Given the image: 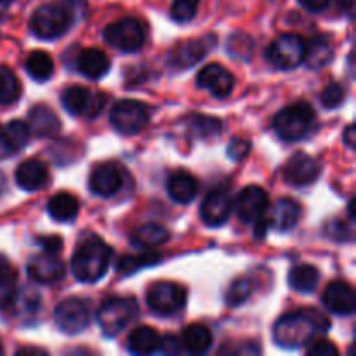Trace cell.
Masks as SVG:
<instances>
[{
  "label": "cell",
  "instance_id": "6da1fadb",
  "mask_svg": "<svg viewBox=\"0 0 356 356\" xmlns=\"http://www.w3.org/2000/svg\"><path fill=\"white\" fill-rule=\"evenodd\" d=\"M329 318L313 309L289 313L284 315L273 327V339L280 348L296 350L309 341L315 339L316 334L329 332Z\"/></svg>",
  "mask_w": 356,
  "mask_h": 356
},
{
  "label": "cell",
  "instance_id": "7a4b0ae2",
  "mask_svg": "<svg viewBox=\"0 0 356 356\" xmlns=\"http://www.w3.org/2000/svg\"><path fill=\"white\" fill-rule=\"evenodd\" d=\"M113 250L99 236H87L80 242L72 257V271L82 284H94L101 280L110 266Z\"/></svg>",
  "mask_w": 356,
  "mask_h": 356
},
{
  "label": "cell",
  "instance_id": "3957f363",
  "mask_svg": "<svg viewBox=\"0 0 356 356\" xmlns=\"http://www.w3.org/2000/svg\"><path fill=\"white\" fill-rule=\"evenodd\" d=\"M73 23V10L65 2L44 3L30 17V30L42 40H52L68 31Z\"/></svg>",
  "mask_w": 356,
  "mask_h": 356
},
{
  "label": "cell",
  "instance_id": "277c9868",
  "mask_svg": "<svg viewBox=\"0 0 356 356\" xmlns=\"http://www.w3.org/2000/svg\"><path fill=\"white\" fill-rule=\"evenodd\" d=\"M313 122H315V111L312 104L306 101H298L275 115L273 129L278 138L284 141H299L308 134L309 129L313 127Z\"/></svg>",
  "mask_w": 356,
  "mask_h": 356
},
{
  "label": "cell",
  "instance_id": "5b68a950",
  "mask_svg": "<svg viewBox=\"0 0 356 356\" xmlns=\"http://www.w3.org/2000/svg\"><path fill=\"white\" fill-rule=\"evenodd\" d=\"M138 316V302L131 298H113L103 302L97 312V323L108 337H115Z\"/></svg>",
  "mask_w": 356,
  "mask_h": 356
},
{
  "label": "cell",
  "instance_id": "8992f818",
  "mask_svg": "<svg viewBox=\"0 0 356 356\" xmlns=\"http://www.w3.org/2000/svg\"><path fill=\"white\" fill-rule=\"evenodd\" d=\"M110 122L117 132L136 136L149 124L148 106L136 99H120L110 111Z\"/></svg>",
  "mask_w": 356,
  "mask_h": 356
},
{
  "label": "cell",
  "instance_id": "52a82bcc",
  "mask_svg": "<svg viewBox=\"0 0 356 356\" xmlns=\"http://www.w3.org/2000/svg\"><path fill=\"white\" fill-rule=\"evenodd\" d=\"M103 37L111 47L118 51L136 52L145 45L146 30L141 21L136 17H124V19L108 24L103 31Z\"/></svg>",
  "mask_w": 356,
  "mask_h": 356
},
{
  "label": "cell",
  "instance_id": "ba28073f",
  "mask_svg": "<svg viewBox=\"0 0 356 356\" xmlns=\"http://www.w3.org/2000/svg\"><path fill=\"white\" fill-rule=\"evenodd\" d=\"M306 42L296 33L275 38L266 49V59L278 70H294L305 63Z\"/></svg>",
  "mask_w": 356,
  "mask_h": 356
},
{
  "label": "cell",
  "instance_id": "9c48e42d",
  "mask_svg": "<svg viewBox=\"0 0 356 356\" xmlns=\"http://www.w3.org/2000/svg\"><path fill=\"white\" fill-rule=\"evenodd\" d=\"M61 103L73 117L94 118L103 111L106 96L99 90H89L82 86H70L63 90Z\"/></svg>",
  "mask_w": 356,
  "mask_h": 356
},
{
  "label": "cell",
  "instance_id": "30bf717a",
  "mask_svg": "<svg viewBox=\"0 0 356 356\" xmlns=\"http://www.w3.org/2000/svg\"><path fill=\"white\" fill-rule=\"evenodd\" d=\"M188 292L174 282H159L146 292V302L153 313L162 316L174 315L186 306Z\"/></svg>",
  "mask_w": 356,
  "mask_h": 356
},
{
  "label": "cell",
  "instance_id": "8fae6325",
  "mask_svg": "<svg viewBox=\"0 0 356 356\" xmlns=\"http://www.w3.org/2000/svg\"><path fill=\"white\" fill-rule=\"evenodd\" d=\"M54 322L61 332L68 336H76L83 332L90 322V312L86 301L76 298H70L59 302L54 309Z\"/></svg>",
  "mask_w": 356,
  "mask_h": 356
},
{
  "label": "cell",
  "instance_id": "7c38bea8",
  "mask_svg": "<svg viewBox=\"0 0 356 356\" xmlns=\"http://www.w3.org/2000/svg\"><path fill=\"white\" fill-rule=\"evenodd\" d=\"M233 202L232 195L225 188H216V190L209 191L205 195L204 202L200 207L202 221L211 228H218L228 221L229 214H232Z\"/></svg>",
  "mask_w": 356,
  "mask_h": 356
},
{
  "label": "cell",
  "instance_id": "4fadbf2b",
  "mask_svg": "<svg viewBox=\"0 0 356 356\" xmlns=\"http://www.w3.org/2000/svg\"><path fill=\"white\" fill-rule=\"evenodd\" d=\"M197 86L209 90L214 97L222 99V97H228L235 89V76L222 65L211 63L198 72Z\"/></svg>",
  "mask_w": 356,
  "mask_h": 356
},
{
  "label": "cell",
  "instance_id": "5bb4252c",
  "mask_svg": "<svg viewBox=\"0 0 356 356\" xmlns=\"http://www.w3.org/2000/svg\"><path fill=\"white\" fill-rule=\"evenodd\" d=\"M124 176L117 163L104 162L92 169L89 177V188L94 195L103 198H110L122 190Z\"/></svg>",
  "mask_w": 356,
  "mask_h": 356
},
{
  "label": "cell",
  "instance_id": "9a60e30c",
  "mask_svg": "<svg viewBox=\"0 0 356 356\" xmlns=\"http://www.w3.org/2000/svg\"><path fill=\"white\" fill-rule=\"evenodd\" d=\"M270 209V197L261 186L250 184L240 191L236 198V214L243 222H252L263 218Z\"/></svg>",
  "mask_w": 356,
  "mask_h": 356
},
{
  "label": "cell",
  "instance_id": "2e32d148",
  "mask_svg": "<svg viewBox=\"0 0 356 356\" xmlns=\"http://www.w3.org/2000/svg\"><path fill=\"white\" fill-rule=\"evenodd\" d=\"M28 277L33 282L42 285L58 284L65 278V263L58 259V254H40L28 261L26 264Z\"/></svg>",
  "mask_w": 356,
  "mask_h": 356
},
{
  "label": "cell",
  "instance_id": "e0dca14e",
  "mask_svg": "<svg viewBox=\"0 0 356 356\" xmlns=\"http://www.w3.org/2000/svg\"><path fill=\"white\" fill-rule=\"evenodd\" d=\"M322 165L306 153H296L285 165L284 177L292 186H309L318 179Z\"/></svg>",
  "mask_w": 356,
  "mask_h": 356
},
{
  "label": "cell",
  "instance_id": "ac0fdd59",
  "mask_svg": "<svg viewBox=\"0 0 356 356\" xmlns=\"http://www.w3.org/2000/svg\"><path fill=\"white\" fill-rule=\"evenodd\" d=\"M322 302L330 313L339 316H350L355 313L356 296L353 287L348 282L336 280L330 282L323 291Z\"/></svg>",
  "mask_w": 356,
  "mask_h": 356
},
{
  "label": "cell",
  "instance_id": "d6986e66",
  "mask_svg": "<svg viewBox=\"0 0 356 356\" xmlns=\"http://www.w3.org/2000/svg\"><path fill=\"white\" fill-rule=\"evenodd\" d=\"M16 183L24 191H38L49 183V169L42 160L30 159L16 169Z\"/></svg>",
  "mask_w": 356,
  "mask_h": 356
},
{
  "label": "cell",
  "instance_id": "ffe728a7",
  "mask_svg": "<svg viewBox=\"0 0 356 356\" xmlns=\"http://www.w3.org/2000/svg\"><path fill=\"white\" fill-rule=\"evenodd\" d=\"M301 218V207L292 198H280L273 204L270 211V218L264 219L268 226L278 232H289L294 228Z\"/></svg>",
  "mask_w": 356,
  "mask_h": 356
},
{
  "label": "cell",
  "instance_id": "44dd1931",
  "mask_svg": "<svg viewBox=\"0 0 356 356\" xmlns=\"http://www.w3.org/2000/svg\"><path fill=\"white\" fill-rule=\"evenodd\" d=\"M209 52V45L204 38L197 40H188L172 49L169 56V65L176 70H186L197 65L198 61L205 58Z\"/></svg>",
  "mask_w": 356,
  "mask_h": 356
},
{
  "label": "cell",
  "instance_id": "7402d4cb",
  "mask_svg": "<svg viewBox=\"0 0 356 356\" xmlns=\"http://www.w3.org/2000/svg\"><path fill=\"white\" fill-rule=\"evenodd\" d=\"M79 72L90 80H99L110 70V58L101 49H83L76 59Z\"/></svg>",
  "mask_w": 356,
  "mask_h": 356
},
{
  "label": "cell",
  "instance_id": "603a6c76",
  "mask_svg": "<svg viewBox=\"0 0 356 356\" xmlns=\"http://www.w3.org/2000/svg\"><path fill=\"white\" fill-rule=\"evenodd\" d=\"M30 131L38 138H51L56 136L61 129L58 115L47 108L45 104H38L30 110Z\"/></svg>",
  "mask_w": 356,
  "mask_h": 356
},
{
  "label": "cell",
  "instance_id": "cb8c5ba5",
  "mask_svg": "<svg viewBox=\"0 0 356 356\" xmlns=\"http://www.w3.org/2000/svg\"><path fill=\"white\" fill-rule=\"evenodd\" d=\"M167 191L176 204H190L198 193V183L191 174L179 170L167 179Z\"/></svg>",
  "mask_w": 356,
  "mask_h": 356
},
{
  "label": "cell",
  "instance_id": "d4e9b609",
  "mask_svg": "<svg viewBox=\"0 0 356 356\" xmlns=\"http://www.w3.org/2000/svg\"><path fill=\"white\" fill-rule=\"evenodd\" d=\"M160 341H162V337L153 327L141 325L129 334L127 350L134 355L155 353L160 350Z\"/></svg>",
  "mask_w": 356,
  "mask_h": 356
},
{
  "label": "cell",
  "instance_id": "484cf974",
  "mask_svg": "<svg viewBox=\"0 0 356 356\" xmlns=\"http://www.w3.org/2000/svg\"><path fill=\"white\" fill-rule=\"evenodd\" d=\"M30 125L24 120H13L0 131V141H2V148L7 153H16L21 148L28 145L30 141Z\"/></svg>",
  "mask_w": 356,
  "mask_h": 356
},
{
  "label": "cell",
  "instance_id": "4316f807",
  "mask_svg": "<svg viewBox=\"0 0 356 356\" xmlns=\"http://www.w3.org/2000/svg\"><path fill=\"white\" fill-rule=\"evenodd\" d=\"M169 229L163 228L162 225H156V222H148V225L139 226V228L134 229L131 236L132 243L136 247H141V249H155V247L169 242Z\"/></svg>",
  "mask_w": 356,
  "mask_h": 356
},
{
  "label": "cell",
  "instance_id": "83f0119b",
  "mask_svg": "<svg viewBox=\"0 0 356 356\" xmlns=\"http://www.w3.org/2000/svg\"><path fill=\"white\" fill-rule=\"evenodd\" d=\"M80 211V204L76 200V197H73L72 193H56L54 197H51L47 204V212L54 221L59 222H68L73 221L76 218Z\"/></svg>",
  "mask_w": 356,
  "mask_h": 356
},
{
  "label": "cell",
  "instance_id": "f1b7e54d",
  "mask_svg": "<svg viewBox=\"0 0 356 356\" xmlns=\"http://www.w3.org/2000/svg\"><path fill=\"white\" fill-rule=\"evenodd\" d=\"M181 344L188 353L204 355L212 346V332L209 330V327L202 325V323H191L183 330V343Z\"/></svg>",
  "mask_w": 356,
  "mask_h": 356
},
{
  "label": "cell",
  "instance_id": "f546056e",
  "mask_svg": "<svg viewBox=\"0 0 356 356\" xmlns=\"http://www.w3.org/2000/svg\"><path fill=\"white\" fill-rule=\"evenodd\" d=\"M17 273L13 264L0 256V309H9L17 299Z\"/></svg>",
  "mask_w": 356,
  "mask_h": 356
},
{
  "label": "cell",
  "instance_id": "4dcf8cb0",
  "mask_svg": "<svg viewBox=\"0 0 356 356\" xmlns=\"http://www.w3.org/2000/svg\"><path fill=\"white\" fill-rule=\"evenodd\" d=\"M318 280V270L312 264H299V266L292 268L291 273H289V285L301 294H309V292L315 291Z\"/></svg>",
  "mask_w": 356,
  "mask_h": 356
},
{
  "label": "cell",
  "instance_id": "1f68e13d",
  "mask_svg": "<svg viewBox=\"0 0 356 356\" xmlns=\"http://www.w3.org/2000/svg\"><path fill=\"white\" fill-rule=\"evenodd\" d=\"M24 66H26L28 75L33 80H38V82H45L54 73V61L45 51L31 52L26 58V65Z\"/></svg>",
  "mask_w": 356,
  "mask_h": 356
},
{
  "label": "cell",
  "instance_id": "d6a6232c",
  "mask_svg": "<svg viewBox=\"0 0 356 356\" xmlns=\"http://www.w3.org/2000/svg\"><path fill=\"white\" fill-rule=\"evenodd\" d=\"M334 58L332 45L327 38H315L312 44H306V54L305 61L308 63L309 68H323V66L329 65Z\"/></svg>",
  "mask_w": 356,
  "mask_h": 356
},
{
  "label": "cell",
  "instance_id": "836d02e7",
  "mask_svg": "<svg viewBox=\"0 0 356 356\" xmlns=\"http://www.w3.org/2000/svg\"><path fill=\"white\" fill-rule=\"evenodd\" d=\"M21 97V83L16 73L7 66L0 65V104L10 106Z\"/></svg>",
  "mask_w": 356,
  "mask_h": 356
},
{
  "label": "cell",
  "instance_id": "e575fe53",
  "mask_svg": "<svg viewBox=\"0 0 356 356\" xmlns=\"http://www.w3.org/2000/svg\"><path fill=\"white\" fill-rule=\"evenodd\" d=\"M162 261L160 254L156 252H145L139 256H124L117 264V271L122 275H132L136 271L143 270V268L155 266Z\"/></svg>",
  "mask_w": 356,
  "mask_h": 356
},
{
  "label": "cell",
  "instance_id": "d590c367",
  "mask_svg": "<svg viewBox=\"0 0 356 356\" xmlns=\"http://www.w3.org/2000/svg\"><path fill=\"white\" fill-rule=\"evenodd\" d=\"M190 132L197 138H211V136H219L222 131V122L216 117H207V115H193L188 122Z\"/></svg>",
  "mask_w": 356,
  "mask_h": 356
},
{
  "label": "cell",
  "instance_id": "8d00e7d4",
  "mask_svg": "<svg viewBox=\"0 0 356 356\" xmlns=\"http://www.w3.org/2000/svg\"><path fill=\"white\" fill-rule=\"evenodd\" d=\"M252 291H254V285L249 278L245 277L236 278V280H233L232 284H229L228 291H226L225 294L226 305L232 306V308L242 306L243 302L252 296Z\"/></svg>",
  "mask_w": 356,
  "mask_h": 356
},
{
  "label": "cell",
  "instance_id": "74e56055",
  "mask_svg": "<svg viewBox=\"0 0 356 356\" xmlns=\"http://www.w3.org/2000/svg\"><path fill=\"white\" fill-rule=\"evenodd\" d=\"M200 0H172L170 6V17L176 23H188L197 14Z\"/></svg>",
  "mask_w": 356,
  "mask_h": 356
},
{
  "label": "cell",
  "instance_id": "f35d334b",
  "mask_svg": "<svg viewBox=\"0 0 356 356\" xmlns=\"http://www.w3.org/2000/svg\"><path fill=\"white\" fill-rule=\"evenodd\" d=\"M346 99V89H344L343 83L332 82L323 89V92L320 94V103L323 104V108L327 110H334V108L339 106L343 101Z\"/></svg>",
  "mask_w": 356,
  "mask_h": 356
},
{
  "label": "cell",
  "instance_id": "ab89813d",
  "mask_svg": "<svg viewBox=\"0 0 356 356\" xmlns=\"http://www.w3.org/2000/svg\"><path fill=\"white\" fill-rule=\"evenodd\" d=\"M306 353L309 356H337L339 350L334 346L330 341L320 339V341H309V346L306 348Z\"/></svg>",
  "mask_w": 356,
  "mask_h": 356
},
{
  "label": "cell",
  "instance_id": "60d3db41",
  "mask_svg": "<svg viewBox=\"0 0 356 356\" xmlns=\"http://www.w3.org/2000/svg\"><path fill=\"white\" fill-rule=\"evenodd\" d=\"M249 153H250V141H247V139L235 138L228 145V156L232 160H235V162L243 160Z\"/></svg>",
  "mask_w": 356,
  "mask_h": 356
},
{
  "label": "cell",
  "instance_id": "b9f144b4",
  "mask_svg": "<svg viewBox=\"0 0 356 356\" xmlns=\"http://www.w3.org/2000/svg\"><path fill=\"white\" fill-rule=\"evenodd\" d=\"M329 235L334 236L336 240H343V242H351L353 240V235H351V229L346 228V225L341 221H336L332 222V225L329 226Z\"/></svg>",
  "mask_w": 356,
  "mask_h": 356
},
{
  "label": "cell",
  "instance_id": "7bdbcfd3",
  "mask_svg": "<svg viewBox=\"0 0 356 356\" xmlns=\"http://www.w3.org/2000/svg\"><path fill=\"white\" fill-rule=\"evenodd\" d=\"M38 243L49 254H59L63 249V240L59 236H45V238L38 240Z\"/></svg>",
  "mask_w": 356,
  "mask_h": 356
},
{
  "label": "cell",
  "instance_id": "ee69618b",
  "mask_svg": "<svg viewBox=\"0 0 356 356\" xmlns=\"http://www.w3.org/2000/svg\"><path fill=\"white\" fill-rule=\"evenodd\" d=\"M299 3L308 13H323L329 7L330 0H299Z\"/></svg>",
  "mask_w": 356,
  "mask_h": 356
},
{
  "label": "cell",
  "instance_id": "f6af8a7d",
  "mask_svg": "<svg viewBox=\"0 0 356 356\" xmlns=\"http://www.w3.org/2000/svg\"><path fill=\"white\" fill-rule=\"evenodd\" d=\"M160 350H162L163 353L174 355L179 351V343H177V339L174 336H165L160 341Z\"/></svg>",
  "mask_w": 356,
  "mask_h": 356
},
{
  "label": "cell",
  "instance_id": "bcb514c9",
  "mask_svg": "<svg viewBox=\"0 0 356 356\" xmlns=\"http://www.w3.org/2000/svg\"><path fill=\"white\" fill-rule=\"evenodd\" d=\"M344 143L348 145V148L353 149L356 146V134H355V125L350 124L346 127V131H344Z\"/></svg>",
  "mask_w": 356,
  "mask_h": 356
},
{
  "label": "cell",
  "instance_id": "7dc6e473",
  "mask_svg": "<svg viewBox=\"0 0 356 356\" xmlns=\"http://www.w3.org/2000/svg\"><path fill=\"white\" fill-rule=\"evenodd\" d=\"M337 7L341 13L351 14L353 13V0H337Z\"/></svg>",
  "mask_w": 356,
  "mask_h": 356
},
{
  "label": "cell",
  "instance_id": "c3c4849f",
  "mask_svg": "<svg viewBox=\"0 0 356 356\" xmlns=\"http://www.w3.org/2000/svg\"><path fill=\"white\" fill-rule=\"evenodd\" d=\"M17 353H33V355H42L44 353V351L42 350H38V348H30V350H21V351H17Z\"/></svg>",
  "mask_w": 356,
  "mask_h": 356
},
{
  "label": "cell",
  "instance_id": "681fc988",
  "mask_svg": "<svg viewBox=\"0 0 356 356\" xmlns=\"http://www.w3.org/2000/svg\"><path fill=\"white\" fill-rule=\"evenodd\" d=\"M353 204L355 202L351 200L350 205H348V212H350V219H355V212H353Z\"/></svg>",
  "mask_w": 356,
  "mask_h": 356
},
{
  "label": "cell",
  "instance_id": "f907efd6",
  "mask_svg": "<svg viewBox=\"0 0 356 356\" xmlns=\"http://www.w3.org/2000/svg\"><path fill=\"white\" fill-rule=\"evenodd\" d=\"M3 353V346H2V341H0V355Z\"/></svg>",
  "mask_w": 356,
  "mask_h": 356
},
{
  "label": "cell",
  "instance_id": "816d5d0a",
  "mask_svg": "<svg viewBox=\"0 0 356 356\" xmlns=\"http://www.w3.org/2000/svg\"><path fill=\"white\" fill-rule=\"evenodd\" d=\"M6 2H9V3H10V2H13V0H6Z\"/></svg>",
  "mask_w": 356,
  "mask_h": 356
}]
</instances>
